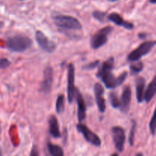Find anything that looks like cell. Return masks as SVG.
I'll list each match as a JSON object with an SVG mask.
<instances>
[{
    "label": "cell",
    "instance_id": "6da1fadb",
    "mask_svg": "<svg viewBox=\"0 0 156 156\" xmlns=\"http://www.w3.org/2000/svg\"><path fill=\"white\" fill-rule=\"evenodd\" d=\"M114 68V57H110L99 66L98 71L96 74V76L103 82L105 87L108 89H114L121 85L128 76L127 72H123L118 77H116L113 73Z\"/></svg>",
    "mask_w": 156,
    "mask_h": 156
},
{
    "label": "cell",
    "instance_id": "7a4b0ae2",
    "mask_svg": "<svg viewBox=\"0 0 156 156\" xmlns=\"http://www.w3.org/2000/svg\"><path fill=\"white\" fill-rule=\"evenodd\" d=\"M6 47L11 52L22 53L30 48L32 46L31 39L24 35L16 34L6 39Z\"/></svg>",
    "mask_w": 156,
    "mask_h": 156
},
{
    "label": "cell",
    "instance_id": "3957f363",
    "mask_svg": "<svg viewBox=\"0 0 156 156\" xmlns=\"http://www.w3.org/2000/svg\"><path fill=\"white\" fill-rule=\"evenodd\" d=\"M53 23L56 27L65 30H79L82 28V25L77 18L70 15H54L52 16Z\"/></svg>",
    "mask_w": 156,
    "mask_h": 156
},
{
    "label": "cell",
    "instance_id": "277c9868",
    "mask_svg": "<svg viewBox=\"0 0 156 156\" xmlns=\"http://www.w3.org/2000/svg\"><path fill=\"white\" fill-rule=\"evenodd\" d=\"M114 28L111 26H106L98 30L90 40V46L94 50L101 48L108 43V36L111 34Z\"/></svg>",
    "mask_w": 156,
    "mask_h": 156
},
{
    "label": "cell",
    "instance_id": "5b68a950",
    "mask_svg": "<svg viewBox=\"0 0 156 156\" xmlns=\"http://www.w3.org/2000/svg\"><path fill=\"white\" fill-rule=\"evenodd\" d=\"M156 45V41H145L143 44H140L137 48L133 50L129 53L127 56V60L129 62H136L139 61L142 57L147 55L151 50L153 49V47Z\"/></svg>",
    "mask_w": 156,
    "mask_h": 156
},
{
    "label": "cell",
    "instance_id": "8992f818",
    "mask_svg": "<svg viewBox=\"0 0 156 156\" xmlns=\"http://www.w3.org/2000/svg\"><path fill=\"white\" fill-rule=\"evenodd\" d=\"M76 129H77L78 132L82 134L85 140L90 144L93 145L96 147H99L101 146L102 142L100 137L97 134L94 133L92 130H91L86 125L82 124V123L79 122V123L76 125Z\"/></svg>",
    "mask_w": 156,
    "mask_h": 156
},
{
    "label": "cell",
    "instance_id": "52a82bcc",
    "mask_svg": "<svg viewBox=\"0 0 156 156\" xmlns=\"http://www.w3.org/2000/svg\"><path fill=\"white\" fill-rule=\"evenodd\" d=\"M35 39L40 48L44 52L52 53L54 52L56 48V44L52 41H50L44 32L41 30H37L35 32Z\"/></svg>",
    "mask_w": 156,
    "mask_h": 156
},
{
    "label": "cell",
    "instance_id": "ba28073f",
    "mask_svg": "<svg viewBox=\"0 0 156 156\" xmlns=\"http://www.w3.org/2000/svg\"><path fill=\"white\" fill-rule=\"evenodd\" d=\"M67 98L68 102L72 104L75 99L76 95V86H75V66L73 63H69L68 66L67 73Z\"/></svg>",
    "mask_w": 156,
    "mask_h": 156
},
{
    "label": "cell",
    "instance_id": "9c48e42d",
    "mask_svg": "<svg viewBox=\"0 0 156 156\" xmlns=\"http://www.w3.org/2000/svg\"><path fill=\"white\" fill-rule=\"evenodd\" d=\"M112 132L113 142L117 151L122 152L124 149L125 142H126V133L123 128L120 126H114L111 129Z\"/></svg>",
    "mask_w": 156,
    "mask_h": 156
},
{
    "label": "cell",
    "instance_id": "30bf717a",
    "mask_svg": "<svg viewBox=\"0 0 156 156\" xmlns=\"http://www.w3.org/2000/svg\"><path fill=\"white\" fill-rule=\"evenodd\" d=\"M53 83V70L51 66H47L44 72V79L40 86V91L44 94L51 91Z\"/></svg>",
    "mask_w": 156,
    "mask_h": 156
},
{
    "label": "cell",
    "instance_id": "8fae6325",
    "mask_svg": "<svg viewBox=\"0 0 156 156\" xmlns=\"http://www.w3.org/2000/svg\"><path fill=\"white\" fill-rule=\"evenodd\" d=\"M94 96H95L96 103H97L99 111L103 114L106 111V101L104 98L105 89H104V87L102 86L101 84L98 83V82L95 83L94 87Z\"/></svg>",
    "mask_w": 156,
    "mask_h": 156
},
{
    "label": "cell",
    "instance_id": "7c38bea8",
    "mask_svg": "<svg viewBox=\"0 0 156 156\" xmlns=\"http://www.w3.org/2000/svg\"><path fill=\"white\" fill-rule=\"evenodd\" d=\"M131 98H132V90L129 86H126L123 90L120 98V110L123 114H127L130 108Z\"/></svg>",
    "mask_w": 156,
    "mask_h": 156
},
{
    "label": "cell",
    "instance_id": "4fadbf2b",
    "mask_svg": "<svg viewBox=\"0 0 156 156\" xmlns=\"http://www.w3.org/2000/svg\"><path fill=\"white\" fill-rule=\"evenodd\" d=\"M75 99L76 100L78 105V112H77V117L78 120L80 123L86 119V105H85V101L84 100V98L79 90L77 88L76 89V95H75Z\"/></svg>",
    "mask_w": 156,
    "mask_h": 156
},
{
    "label": "cell",
    "instance_id": "5bb4252c",
    "mask_svg": "<svg viewBox=\"0 0 156 156\" xmlns=\"http://www.w3.org/2000/svg\"><path fill=\"white\" fill-rule=\"evenodd\" d=\"M108 19L114 22L117 25L124 27L125 29H127V30H133L134 28V24L133 23L124 20L120 14L116 13V12H113V13L108 15Z\"/></svg>",
    "mask_w": 156,
    "mask_h": 156
},
{
    "label": "cell",
    "instance_id": "9a60e30c",
    "mask_svg": "<svg viewBox=\"0 0 156 156\" xmlns=\"http://www.w3.org/2000/svg\"><path fill=\"white\" fill-rule=\"evenodd\" d=\"M49 133L53 138L58 139L61 136L58 120L55 115H51L49 117Z\"/></svg>",
    "mask_w": 156,
    "mask_h": 156
},
{
    "label": "cell",
    "instance_id": "2e32d148",
    "mask_svg": "<svg viewBox=\"0 0 156 156\" xmlns=\"http://www.w3.org/2000/svg\"><path fill=\"white\" fill-rule=\"evenodd\" d=\"M145 85H146V80L144 78H137L136 80V98L139 103H142L144 101Z\"/></svg>",
    "mask_w": 156,
    "mask_h": 156
},
{
    "label": "cell",
    "instance_id": "e0dca14e",
    "mask_svg": "<svg viewBox=\"0 0 156 156\" xmlns=\"http://www.w3.org/2000/svg\"><path fill=\"white\" fill-rule=\"evenodd\" d=\"M156 94V76L153 78L152 82L149 83L144 94V101L149 103L154 98Z\"/></svg>",
    "mask_w": 156,
    "mask_h": 156
},
{
    "label": "cell",
    "instance_id": "ac0fdd59",
    "mask_svg": "<svg viewBox=\"0 0 156 156\" xmlns=\"http://www.w3.org/2000/svg\"><path fill=\"white\" fill-rule=\"evenodd\" d=\"M47 149L50 154L53 156H63L64 152L62 148L57 145H53L52 143H47Z\"/></svg>",
    "mask_w": 156,
    "mask_h": 156
},
{
    "label": "cell",
    "instance_id": "d6986e66",
    "mask_svg": "<svg viewBox=\"0 0 156 156\" xmlns=\"http://www.w3.org/2000/svg\"><path fill=\"white\" fill-rule=\"evenodd\" d=\"M143 69H144V65L140 60L133 62V63H132L129 66L130 75L131 76H136V75L139 74L140 72H142Z\"/></svg>",
    "mask_w": 156,
    "mask_h": 156
},
{
    "label": "cell",
    "instance_id": "ffe728a7",
    "mask_svg": "<svg viewBox=\"0 0 156 156\" xmlns=\"http://www.w3.org/2000/svg\"><path fill=\"white\" fill-rule=\"evenodd\" d=\"M65 96L63 94H59L56 102V111L59 114H61L65 111Z\"/></svg>",
    "mask_w": 156,
    "mask_h": 156
},
{
    "label": "cell",
    "instance_id": "44dd1931",
    "mask_svg": "<svg viewBox=\"0 0 156 156\" xmlns=\"http://www.w3.org/2000/svg\"><path fill=\"white\" fill-rule=\"evenodd\" d=\"M109 99L110 103H111V106L114 108H120V99L119 98L118 95H117V92H111L109 94Z\"/></svg>",
    "mask_w": 156,
    "mask_h": 156
},
{
    "label": "cell",
    "instance_id": "7402d4cb",
    "mask_svg": "<svg viewBox=\"0 0 156 156\" xmlns=\"http://www.w3.org/2000/svg\"><path fill=\"white\" fill-rule=\"evenodd\" d=\"M137 128V123L135 120H132V126H131L130 132H129V143L130 146H133L134 142H135V136Z\"/></svg>",
    "mask_w": 156,
    "mask_h": 156
},
{
    "label": "cell",
    "instance_id": "603a6c76",
    "mask_svg": "<svg viewBox=\"0 0 156 156\" xmlns=\"http://www.w3.org/2000/svg\"><path fill=\"white\" fill-rule=\"evenodd\" d=\"M93 17L95 18L96 20H98L100 22L104 23L106 21L107 18H108V15H107L106 12H101V11H94V12L92 13Z\"/></svg>",
    "mask_w": 156,
    "mask_h": 156
},
{
    "label": "cell",
    "instance_id": "cb8c5ba5",
    "mask_svg": "<svg viewBox=\"0 0 156 156\" xmlns=\"http://www.w3.org/2000/svg\"><path fill=\"white\" fill-rule=\"evenodd\" d=\"M149 129H150L151 134L152 136H155L156 133V107L153 115H152L150 122H149Z\"/></svg>",
    "mask_w": 156,
    "mask_h": 156
},
{
    "label": "cell",
    "instance_id": "d4e9b609",
    "mask_svg": "<svg viewBox=\"0 0 156 156\" xmlns=\"http://www.w3.org/2000/svg\"><path fill=\"white\" fill-rule=\"evenodd\" d=\"M12 62L7 58H0V69H5L11 66Z\"/></svg>",
    "mask_w": 156,
    "mask_h": 156
},
{
    "label": "cell",
    "instance_id": "484cf974",
    "mask_svg": "<svg viewBox=\"0 0 156 156\" xmlns=\"http://www.w3.org/2000/svg\"><path fill=\"white\" fill-rule=\"evenodd\" d=\"M99 64H100V61L99 60H95L92 62H90V63L87 64L85 66L82 67V69L85 70H91L97 68L98 66H99Z\"/></svg>",
    "mask_w": 156,
    "mask_h": 156
},
{
    "label": "cell",
    "instance_id": "4316f807",
    "mask_svg": "<svg viewBox=\"0 0 156 156\" xmlns=\"http://www.w3.org/2000/svg\"><path fill=\"white\" fill-rule=\"evenodd\" d=\"M30 156H38L39 155V152H38L36 146H34V148L32 149L31 152L30 153Z\"/></svg>",
    "mask_w": 156,
    "mask_h": 156
},
{
    "label": "cell",
    "instance_id": "83f0119b",
    "mask_svg": "<svg viewBox=\"0 0 156 156\" xmlns=\"http://www.w3.org/2000/svg\"><path fill=\"white\" fill-rule=\"evenodd\" d=\"M139 38H140V39H145V38L147 37V35H146V34H139L138 35Z\"/></svg>",
    "mask_w": 156,
    "mask_h": 156
},
{
    "label": "cell",
    "instance_id": "f1b7e54d",
    "mask_svg": "<svg viewBox=\"0 0 156 156\" xmlns=\"http://www.w3.org/2000/svg\"><path fill=\"white\" fill-rule=\"evenodd\" d=\"M3 26H4V23H3V21H0V28H2Z\"/></svg>",
    "mask_w": 156,
    "mask_h": 156
},
{
    "label": "cell",
    "instance_id": "f546056e",
    "mask_svg": "<svg viewBox=\"0 0 156 156\" xmlns=\"http://www.w3.org/2000/svg\"><path fill=\"white\" fill-rule=\"evenodd\" d=\"M151 3H153V4H156V0H149Z\"/></svg>",
    "mask_w": 156,
    "mask_h": 156
},
{
    "label": "cell",
    "instance_id": "4dcf8cb0",
    "mask_svg": "<svg viewBox=\"0 0 156 156\" xmlns=\"http://www.w3.org/2000/svg\"><path fill=\"white\" fill-rule=\"evenodd\" d=\"M108 1L111 2H117V1H119V0H108Z\"/></svg>",
    "mask_w": 156,
    "mask_h": 156
},
{
    "label": "cell",
    "instance_id": "1f68e13d",
    "mask_svg": "<svg viewBox=\"0 0 156 156\" xmlns=\"http://www.w3.org/2000/svg\"><path fill=\"white\" fill-rule=\"evenodd\" d=\"M136 155H143V154H142V153H137V154H136Z\"/></svg>",
    "mask_w": 156,
    "mask_h": 156
},
{
    "label": "cell",
    "instance_id": "d6a6232c",
    "mask_svg": "<svg viewBox=\"0 0 156 156\" xmlns=\"http://www.w3.org/2000/svg\"><path fill=\"white\" fill-rule=\"evenodd\" d=\"M2 155V149H1V148H0V155Z\"/></svg>",
    "mask_w": 156,
    "mask_h": 156
},
{
    "label": "cell",
    "instance_id": "836d02e7",
    "mask_svg": "<svg viewBox=\"0 0 156 156\" xmlns=\"http://www.w3.org/2000/svg\"><path fill=\"white\" fill-rule=\"evenodd\" d=\"M18 1H25V0H18Z\"/></svg>",
    "mask_w": 156,
    "mask_h": 156
}]
</instances>
